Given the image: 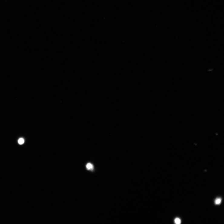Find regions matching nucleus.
<instances>
[{
    "instance_id": "nucleus-1",
    "label": "nucleus",
    "mask_w": 224,
    "mask_h": 224,
    "mask_svg": "<svg viewBox=\"0 0 224 224\" xmlns=\"http://www.w3.org/2000/svg\"><path fill=\"white\" fill-rule=\"evenodd\" d=\"M86 167L87 169L88 170H93L94 166L91 163H88L86 165Z\"/></svg>"
},
{
    "instance_id": "nucleus-2",
    "label": "nucleus",
    "mask_w": 224,
    "mask_h": 224,
    "mask_svg": "<svg viewBox=\"0 0 224 224\" xmlns=\"http://www.w3.org/2000/svg\"><path fill=\"white\" fill-rule=\"evenodd\" d=\"M222 199L220 198H217L215 201V203L216 205H219L221 202Z\"/></svg>"
},
{
    "instance_id": "nucleus-3",
    "label": "nucleus",
    "mask_w": 224,
    "mask_h": 224,
    "mask_svg": "<svg viewBox=\"0 0 224 224\" xmlns=\"http://www.w3.org/2000/svg\"><path fill=\"white\" fill-rule=\"evenodd\" d=\"M176 224H180L181 222V220L179 218H176L174 220Z\"/></svg>"
},
{
    "instance_id": "nucleus-4",
    "label": "nucleus",
    "mask_w": 224,
    "mask_h": 224,
    "mask_svg": "<svg viewBox=\"0 0 224 224\" xmlns=\"http://www.w3.org/2000/svg\"><path fill=\"white\" fill-rule=\"evenodd\" d=\"M18 142L19 144H22L24 143L25 140L23 138H21L18 140Z\"/></svg>"
}]
</instances>
